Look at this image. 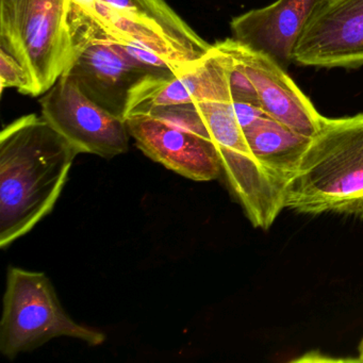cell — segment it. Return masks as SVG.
<instances>
[{
	"instance_id": "6da1fadb",
	"label": "cell",
	"mask_w": 363,
	"mask_h": 363,
	"mask_svg": "<svg viewBox=\"0 0 363 363\" xmlns=\"http://www.w3.org/2000/svg\"><path fill=\"white\" fill-rule=\"evenodd\" d=\"M77 148L37 114L0 133V246L7 248L54 210Z\"/></svg>"
},
{
	"instance_id": "7a4b0ae2",
	"label": "cell",
	"mask_w": 363,
	"mask_h": 363,
	"mask_svg": "<svg viewBox=\"0 0 363 363\" xmlns=\"http://www.w3.org/2000/svg\"><path fill=\"white\" fill-rule=\"evenodd\" d=\"M286 208L363 218V113L324 118L286 186Z\"/></svg>"
},
{
	"instance_id": "3957f363",
	"label": "cell",
	"mask_w": 363,
	"mask_h": 363,
	"mask_svg": "<svg viewBox=\"0 0 363 363\" xmlns=\"http://www.w3.org/2000/svg\"><path fill=\"white\" fill-rule=\"evenodd\" d=\"M71 0H0V48L24 67L31 96L45 94L74 58Z\"/></svg>"
},
{
	"instance_id": "277c9868",
	"label": "cell",
	"mask_w": 363,
	"mask_h": 363,
	"mask_svg": "<svg viewBox=\"0 0 363 363\" xmlns=\"http://www.w3.org/2000/svg\"><path fill=\"white\" fill-rule=\"evenodd\" d=\"M59 337L91 346L106 341L105 333L79 324L67 314L45 274L10 267L0 322L1 354L14 359Z\"/></svg>"
},
{
	"instance_id": "5b68a950",
	"label": "cell",
	"mask_w": 363,
	"mask_h": 363,
	"mask_svg": "<svg viewBox=\"0 0 363 363\" xmlns=\"http://www.w3.org/2000/svg\"><path fill=\"white\" fill-rule=\"evenodd\" d=\"M90 18L114 41L141 44L178 65H192L213 45L164 0H99Z\"/></svg>"
},
{
	"instance_id": "8992f818",
	"label": "cell",
	"mask_w": 363,
	"mask_h": 363,
	"mask_svg": "<svg viewBox=\"0 0 363 363\" xmlns=\"http://www.w3.org/2000/svg\"><path fill=\"white\" fill-rule=\"evenodd\" d=\"M69 20L74 58L65 75L91 101L116 118L126 120L133 91L156 75L125 58L105 33L86 16L71 11Z\"/></svg>"
},
{
	"instance_id": "52a82bcc",
	"label": "cell",
	"mask_w": 363,
	"mask_h": 363,
	"mask_svg": "<svg viewBox=\"0 0 363 363\" xmlns=\"http://www.w3.org/2000/svg\"><path fill=\"white\" fill-rule=\"evenodd\" d=\"M42 116L80 154L114 158L128 152L126 121L91 101L63 74L40 99Z\"/></svg>"
},
{
	"instance_id": "ba28073f",
	"label": "cell",
	"mask_w": 363,
	"mask_h": 363,
	"mask_svg": "<svg viewBox=\"0 0 363 363\" xmlns=\"http://www.w3.org/2000/svg\"><path fill=\"white\" fill-rule=\"evenodd\" d=\"M293 62L324 69L363 65V0H320L297 42Z\"/></svg>"
},
{
	"instance_id": "9c48e42d",
	"label": "cell",
	"mask_w": 363,
	"mask_h": 363,
	"mask_svg": "<svg viewBox=\"0 0 363 363\" xmlns=\"http://www.w3.org/2000/svg\"><path fill=\"white\" fill-rule=\"evenodd\" d=\"M214 45L241 65L256 89L260 107L269 118L305 137L316 135L324 116L316 111L286 69L267 55L235 40L226 39Z\"/></svg>"
},
{
	"instance_id": "30bf717a",
	"label": "cell",
	"mask_w": 363,
	"mask_h": 363,
	"mask_svg": "<svg viewBox=\"0 0 363 363\" xmlns=\"http://www.w3.org/2000/svg\"><path fill=\"white\" fill-rule=\"evenodd\" d=\"M125 121L139 150L155 162L195 182L222 176L220 152L212 140L148 114Z\"/></svg>"
},
{
	"instance_id": "8fae6325",
	"label": "cell",
	"mask_w": 363,
	"mask_h": 363,
	"mask_svg": "<svg viewBox=\"0 0 363 363\" xmlns=\"http://www.w3.org/2000/svg\"><path fill=\"white\" fill-rule=\"evenodd\" d=\"M230 60L227 52L213 44L206 56L186 71L169 77H148L133 91L126 118L133 114L150 113L159 108L210 99H233L229 80Z\"/></svg>"
},
{
	"instance_id": "7c38bea8",
	"label": "cell",
	"mask_w": 363,
	"mask_h": 363,
	"mask_svg": "<svg viewBox=\"0 0 363 363\" xmlns=\"http://www.w3.org/2000/svg\"><path fill=\"white\" fill-rule=\"evenodd\" d=\"M320 0H277L246 12L230 23L233 39L262 52L286 69L297 42Z\"/></svg>"
},
{
	"instance_id": "4fadbf2b",
	"label": "cell",
	"mask_w": 363,
	"mask_h": 363,
	"mask_svg": "<svg viewBox=\"0 0 363 363\" xmlns=\"http://www.w3.org/2000/svg\"><path fill=\"white\" fill-rule=\"evenodd\" d=\"M243 131L248 146L259 162L286 188L312 138L299 135L267 116L259 118Z\"/></svg>"
},
{
	"instance_id": "5bb4252c",
	"label": "cell",
	"mask_w": 363,
	"mask_h": 363,
	"mask_svg": "<svg viewBox=\"0 0 363 363\" xmlns=\"http://www.w3.org/2000/svg\"><path fill=\"white\" fill-rule=\"evenodd\" d=\"M210 139L220 147L252 152L235 116L233 99H210L194 103Z\"/></svg>"
},
{
	"instance_id": "9a60e30c",
	"label": "cell",
	"mask_w": 363,
	"mask_h": 363,
	"mask_svg": "<svg viewBox=\"0 0 363 363\" xmlns=\"http://www.w3.org/2000/svg\"><path fill=\"white\" fill-rule=\"evenodd\" d=\"M0 86L1 92L6 89H16L22 94L31 96L28 74L22 65L3 48H0Z\"/></svg>"
},
{
	"instance_id": "2e32d148",
	"label": "cell",
	"mask_w": 363,
	"mask_h": 363,
	"mask_svg": "<svg viewBox=\"0 0 363 363\" xmlns=\"http://www.w3.org/2000/svg\"><path fill=\"white\" fill-rule=\"evenodd\" d=\"M235 116L242 129L247 128L250 125L254 124L257 120L267 116L260 106L252 105L247 103H237L233 101Z\"/></svg>"
},
{
	"instance_id": "e0dca14e",
	"label": "cell",
	"mask_w": 363,
	"mask_h": 363,
	"mask_svg": "<svg viewBox=\"0 0 363 363\" xmlns=\"http://www.w3.org/2000/svg\"><path fill=\"white\" fill-rule=\"evenodd\" d=\"M359 360L363 362V339L361 341L360 345H359Z\"/></svg>"
}]
</instances>
